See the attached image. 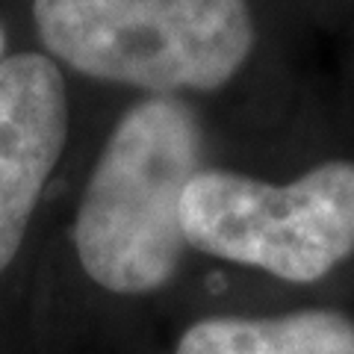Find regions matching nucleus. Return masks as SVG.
I'll list each match as a JSON object with an SVG mask.
<instances>
[{
	"instance_id": "obj_1",
	"label": "nucleus",
	"mask_w": 354,
	"mask_h": 354,
	"mask_svg": "<svg viewBox=\"0 0 354 354\" xmlns=\"http://www.w3.org/2000/svg\"><path fill=\"white\" fill-rule=\"evenodd\" d=\"M198 160L201 127L183 101L157 95L127 109L77 209V257L95 283L139 295L171 278L186 248L180 204Z\"/></svg>"
},
{
	"instance_id": "obj_2",
	"label": "nucleus",
	"mask_w": 354,
	"mask_h": 354,
	"mask_svg": "<svg viewBox=\"0 0 354 354\" xmlns=\"http://www.w3.org/2000/svg\"><path fill=\"white\" fill-rule=\"evenodd\" d=\"M32 18L80 74L160 95L213 92L254 48L248 0H36Z\"/></svg>"
},
{
	"instance_id": "obj_3",
	"label": "nucleus",
	"mask_w": 354,
	"mask_h": 354,
	"mask_svg": "<svg viewBox=\"0 0 354 354\" xmlns=\"http://www.w3.org/2000/svg\"><path fill=\"white\" fill-rule=\"evenodd\" d=\"M186 242L213 257L310 283L354 251V162L330 160L286 186L198 171L186 186Z\"/></svg>"
},
{
	"instance_id": "obj_4",
	"label": "nucleus",
	"mask_w": 354,
	"mask_h": 354,
	"mask_svg": "<svg viewBox=\"0 0 354 354\" xmlns=\"http://www.w3.org/2000/svg\"><path fill=\"white\" fill-rule=\"evenodd\" d=\"M68 136V95L53 59L0 62V272L21 248L30 216Z\"/></svg>"
},
{
	"instance_id": "obj_5",
	"label": "nucleus",
	"mask_w": 354,
	"mask_h": 354,
	"mask_svg": "<svg viewBox=\"0 0 354 354\" xmlns=\"http://www.w3.org/2000/svg\"><path fill=\"white\" fill-rule=\"evenodd\" d=\"M177 354H354V322L334 310L204 319L180 337Z\"/></svg>"
},
{
	"instance_id": "obj_6",
	"label": "nucleus",
	"mask_w": 354,
	"mask_h": 354,
	"mask_svg": "<svg viewBox=\"0 0 354 354\" xmlns=\"http://www.w3.org/2000/svg\"><path fill=\"white\" fill-rule=\"evenodd\" d=\"M0 57H3V27H0Z\"/></svg>"
}]
</instances>
